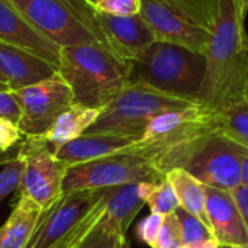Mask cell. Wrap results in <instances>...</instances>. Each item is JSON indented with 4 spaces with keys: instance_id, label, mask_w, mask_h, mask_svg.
I'll list each match as a JSON object with an SVG mask.
<instances>
[{
    "instance_id": "cell-29",
    "label": "cell",
    "mask_w": 248,
    "mask_h": 248,
    "mask_svg": "<svg viewBox=\"0 0 248 248\" xmlns=\"http://www.w3.org/2000/svg\"><path fill=\"white\" fill-rule=\"evenodd\" d=\"M163 219L164 217L160 214H150L148 217H145L138 225H137V237L145 243L148 247H154L155 240L160 234L161 225H163Z\"/></svg>"
},
{
    "instance_id": "cell-10",
    "label": "cell",
    "mask_w": 248,
    "mask_h": 248,
    "mask_svg": "<svg viewBox=\"0 0 248 248\" xmlns=\"http://www.w3.org/2000/svg\"><path fill=\"white\" fill-rule=\"evenodd\" d=\"M13 92L22 108L19 128L25 137L44 135L57 118L74 105L71 87L57 71L42 81Z\"/></svg>"
},
{
    "instance_id": "cell-33",
    "label": "cell",
    "mask_w": 248,
    "mask_h": 248,
    "mask_svg": "<svg viewBox=\"0 0 248 248\" xmlns=\"http://www.w3.org/2000/svg\"><path fill=\"white\" fill-rule=\"evenodd\" d=\"M241 185L248 187V151L244 153L241 158Z\"/></svg>"
},
{
    "instance_id": "cell-6",
    "label": "cell",
    "mask_w": 248,
    "mask_h": 248,
    "mask_svg": "<svg viewBox=\"0 0 248 248\" xmlns=\"http://www.w3.org/2000/svg\"><path fill=\"white\" fill-rule=\"evenodd\" d=\"M10 1L41 33L61 48L94 42L108 46L97 22V10L86 0Z\"/></svg>"
},
{
    "instance_id": "cell-25",
    "label": "cell",
    "mask_w": 248,
    "mask_h": 248,
    "mask_svg": "<svg viewBox=\"0 0 248 248\" xmlns=\"http://www.w3.org/2000/svg\"><path fill=\"white\" fill-rule=\"evenodd\" d=\"M125 241V237L99 221L97 225L73 248H119Z\"/></svg>"
},
{
    "instance_id": "cell-28",
    "label": "cell",
    "mask_w": 248,
    "mask_h": 248,
    "mask_svg": "<svg viewBox=\"0 0 248 248\" xmlns=\"http://www.w3.org/2000/svg\"><path fill=\"white\" fill-rule=\"evenodd\" d=\"M94 9L100 13L126 17L138 15L141 10V0H99Z\"/></svg>"
},
{
    "instance_id": "cell-1",
    "label": "cell",
    "mask_w": 248,
    "mask_h": 248,
    "mask_svg": "<svg viewBox=\"0 0 248 248\" xmlns=\"http://www.w3.org/2000/svg\"><path fill=\"white\" fill-rule=\"evenodd\" d=\"M238 0H221V12L205 51V78L198 105L217 115L244 100L248 87V36Z\"/></svg>"
},
{
    "instance_id": "cell-34",
    "label": "cell",
    "mask_w": 248,
    "mask_h": 248,
    "mask_svg": "<svg viewBox=\"0 0 248 248\" xmlns=\"http://www.w3.org/2000/svg\"><path fill=\"white\" fill-rule=\"evenodd\" d=\"M219 243L212 237V238H208L205 241H201L198 244H193V246H189V247H183V248H219Z\"/></svg>"
},
{
    "instance_id": "cell-8",
    "label": "cell",
    "mask_w": 248,
    "mask_h": 248,
    "mask_svg": "<svg viewBox=\"0 0 248 248\" xmlns=\"http://www.w3.org/2000/svg\"><path fill=\"white\" fill-rule=\"evenodd\" d=\"M193 105L198 103L164 94L140 83H129L102 109L87 132L125 137L138 142L155 116Z\"/></svg>"
},
{
    "instance_id": "cell-39",
    "label": "cell",
    "mask_w": 248,
    "mask_h": 248,
    "mask_svg": "<svg viewBox=\"0 0 248 248\" xmlns=\"http://www.w3.org/2000/svg\"><path fill=\"white\" fill-rule=\"evenodd\" d=\"M119 248H128V243L125 241V243H124V244H122V246H121V247H119Z\"/></svg>"
},
{
    "instance_id": "cell-37",
    "label": "cell",
    "mask_w": 248,
    "mask_h": 248,
    "mask_svg": "<svg viewBox=\"0 0 248 248\" xmlns=\"http://www.w3.org/2000/svg\"><path fill=\"white\" fill-rule=\"evenodd\" d=\"M219 248H248V244H244V246H238V247H219Z\"/></svg>"
},
{
    "instance_id": "cell-40",
    "label": "cell",
    "mask_w": 248,
    "mask_h": 248,
    "mask_svg": "<svg viewBox=\"0 0 248 248\" xmlns=\"http://www.w3.org/2000/svg\"><path fill=\"white\" fill-rule=\"evenodd\" d=\"M244 100H246V103L248 105V93H246V94H244Z\"/></svg>"
},
{
    "instance_id": "cell-24",
    "label": "cell",
    "mask_w": 248,
    "mask_h": 248,
    "mask_svg": "<svg viewBox=\"0 0 248 248\" xmlns=\"http://www.w3.org/2000/svg\"><path fill=\"white\" fill-rule=\"evenodd\" d=\"M174 214H176V217L179 219L183 247H189V246L198 244L201 241H205V240L214 237L212 232L209 231V228L199 218H196L195 215L189 214L183 208L179 206L174 211Z\"/></svg>"
},
{
    "instance_id": "cell-21",
    "label": "cell",
    "mask_w": 248,
    "mask_h": 248,
    "mask_svg": "<svg viewBox=\"0 0 248 248\" xmlns=\"http://www.w3.org/2000/svg\"><path fill=\"white\" fill-rule=\"evenodd\" d=\"M166 6L190 22L195 26H199L212 33L217 26L219 12H221V0H163Z\"/></svg>"
},
{
    "instance_id": "cell-4",
    "label": "cell",
    "mask_w": 248,
    "mask_h": 248,
    "mask_svg": "<svg viewBox=\"0 0 248 248\" xmlns=\"http://www.w3.org/2000/svg\"><path fill=\"white\" fill-rule=\"evenodd\" d=\"M205 68V54L183 45L155 41L131 62V83L198 103Z\"/></svg>"
},
{
    "instance_id": "cell-22",
    "label": "cell",
    "mask_w": 248,
    "mask_h": 248,
    "mask_svg": "<svg viewBox=\"0 0 248 248\" xmlns=\"http://www.w3.org/2000/svg\"><path fill=\"white\" fill-rule=\"evenodd\" d=\"M218 131L248 151V105L246 100L231 105L214 116Z\"/></svg>"
},
{
    "instance_id": "cell-5",
    "label": "cell",
    "mask_w": 248,
    "mask_h": 248,
    "mask_svg": "<svg viewBox=\"0 0 248 248\" xmlns=\"http://www.w3.org/2000/svg\"><path fill=\"white\" fill-rule=\"evenodd\" d=\"M164 176L157 167V150L148 142L68 167L62 190H100L128 183H153Z\"/></svg>"
},
{
    "instance_id": "cell-19",
    "label": "cell",
    "mask_w": 248,
    "mask_h": 248,
    "mask_svg": "<svg viewBox=\"0 0 248 248\" xmlns=\"http://www.w3.org/2000/svg\"><path fill=\"white\" fill-rule=\"evenodd\" d=\"M102 109L87 108L74 103L65 112H62L54 125L41 135L46 142H49L54 148L78 138L80 135L86 134L87 129L96 122Z\"/></svg>"
},
{
    "instance_id": "cell-38",
    "label": "cell",
    "mask_w": 248,
    "mask_h": 248,
    "mask_svg": "<svg viewBox=\"0 0 248 248\" xmlns=\"http://www.w3.org/2000/svg\"><path fill=\"white\" fill-rule=\"evenodd\" d=\"M86 1H87V3H90L92 6H94V4H96V3H97L99 0H86Z\"/></svg>"
},
{
    "instance_id": "cell-23",
    "label": "cell",
    "mask_w": 248,
    "mask_h": 248,
    "mask_svg": "<svg viewBox=\"0 0 248 248\" xmlns=\"http://www.w3.org/2000/svg\"><path fill=\"white\" fill-rule=\"evenodd\" d=\"M138 192L153 214H160L164 217L173 214L180 206L179 199L166 177L153 183H138Z\"/></svg>"
},
{
    "instance_id": "cell-31",
    "label": "cell",
    "mask_w": 248,
    "mask_h": 248,
    "mask_svg": "<svg viewBox=\"0 0 248 248\" xmlns=\"http://www.w3.org/2000/svg\"><path fill=\"white\" fill-rule=\"evenodd\" d=\"M20 116H22V108L15 92L13 90L0 92V118L9 119L19 125Z\"/></svg>"
},
{
    "instance_id": "cell-2",
    "label": "cell",
    "mask_w": 248,
    "mask_h": 248,
    "mask_svg": "<svg viewBox=\"0 0 248 248\" xmlns=\"http://www.w3.org/2000/svg\"><path fill=\"white\" fill-rule=\"evenodd\" d=\"M246 151L214 124L161 150L157 167L163 176L169 170L183 169L205 186L230 192L241 185V158Z\"/></svg>"
},
{
    "instance_id": "cell-20",
    "label": "cell",
    "mask_w": 248,
    "mask_h": 248,
    "mask_svg": "<svg viewBox=\"0 0 248 248\" xmlns=\"http://www.w3.org/2000/svg\"><path fill=\"white\" fill-rule=\"evenodd\" d=\"M164 177L171 185L179 199L180 208L199 218L211 231V225L206 214V192H205L206 186L183 169L169 170Z\"/></svg>"
},
{
    "instance_id": "cell-17",
    "label": "cell",
    "mask_w": 248,
    "mask_h": 248,
    "mask_svg": "<svg viewBox=\"0 0 248 248\" xmlns=\"http://www.w3.org/2000/svg\"><path fill=\"white\" fill-rule=\"evenodd\" d=\"M144 205L145 202L138 192V183L109 187L106 192L105 212L100 222L125 237L129 225Z\"/></svg>"
},
{
    "instance_id": "cell-16",
    "label": "cell",
    "mask_w": 248,
    "mask_h": 248,
    "mask_svg": "<svg viewBox=\"0 0 248 248\" xmlns=\"http://www.w3.org/2000/svg\"><path fill=\"white\" fill-rule=\"evenodd\" d=\"M137 144L138 142L135 140L125 137L86 132L78 138L54 148V153L58 160L71 167L76 164L87 163L92 160H97L100 157L115 154L118 151L131 148Z\"/></svg>"
},
{
    "instance_id": "cell-26",
    "label": "cell",
    "mask_w": 248,
    "mask_h": 248,
    "mask_svg": "<svg viewBox=\"0 0 248 248\" xmlns=\"http://www.w3.org/2000/svg\"><path fill=\"white\" fill-rule=\"evenodd\" d=\"M153 248H183L180 225L174 212L164 215L160 234Z\"/></svg>"
},
{
    "instance_id": "cell-32",
    "label": "cell",
    "mask_w": 248,
    "mask_h": 248,
    "mask_svg": "<svg viewBox=\"0 0 248 248\" xmlns=\"http://www.w3.org/2000/svg\"><path fill=\"white\" fill-rule=\"evenodd\" d=\"M230 193H231L232 199L235 201L248 228V187L244 185H240V186L234 187L232 190H230Z\"/></svg>"
},
{
    "instance_id": "cell-43",
    "label": "cell",
    "mask_w": 248,
    "mask_h": 248,
    "mask_svg": "<svg viewBox=\"0 0 248 248\" xmlns=\"http://www.w3.org/2000/svg\"><path fill=\"white\" fill-rule=\"evenodd\" d=\"M238 1H240V0H238Z\"/></svg>"
},
{
    "instance_id": "cell-3",
    "label": "cell",
    "mask_w": 248,
    "mask_h": 248,
    "mask_svg": "<svg viewBox=\"0 0 248 248\" xmlns=\"http://www.w3.org/2000/svg\"><path fill=\"white\" fill-rule=\"evenodd\" d=\"M57 73L68 83L74 103L103 109L131 83V62L102 44L62 46Z\"/></svg>"
},
{
    "instance_id": "cell-41",
    "label": "cell",
    "mask_w": 248,
    "mask_h": 248,
    "mask_svg": "<svg viewBox=\"0 0 248 248\" xmlns=\"http://www.w3.org/2000/svg\"><path fill=\"white\" fill-rule=\"evenodd\" d=\"M0 81H3V83H6V80H4V77H3L1 74H0Z\"/></svg>"
},
{
    "instance_id": "cell-15",
    "label": "cell",
    "mask_w": 248,
    "mask_h": 248,
    "mask_svg": "<svg viewBox=\"0 0 248 248\" xmlns=\"http://www.w3.org/2000/svg\"><path fill=\"white\" fill-rule=\"evenodd\" d=\"M55 71L49 62L0 39V74L12 90L42 81Z\"/></svg>"
},
{
    "instance_id": "cell-42",
    "label": "cell",
    "mask_w": 248,
    "mask_h": 248,
    "mask_svg": "<svg viewBox=\"0 0 248 248\" xmlns=\"http://www.w3.org/2000/svg\"><path fill=\"white\" fill-rule=\"evenodd\" d=\"M246 93H248V87H247V90H246Z\"/></svg>"
},
{
    "instance_id": "cell-7",
    "label": "cell",
    "mask_w": 248,
    "mask_h": 248,
    "mask_svg": "<svg viewBox=\"0 0 248 248\" xmlns=\"http://www.w3.org/2000/svg\"><path fill=\"white\" fill-rule=\"evenodd\" d=\"M108 189L67 192L44 212L26 248H73L100 221Z\"/></svg>"
},
{
    "instance_id": "cell-14",
    "label": "cell",
    "mask_w": 248,
    "mask_h": 248,
    "mask_svg": "<svg viewBox=\"0 0 248 248\" xmlns=\"http://www.w3.org/2000/svg\"><path fill=\"white\" fill-rule=\"evenodd\" d=\"M205 192L211 231L219 246L238 247L248 244V228L231 193L208 186Z\"/></svg>"
},
{
    "instance_id": "cell-12",
    "label": "cell",
    "mask_w": 248,
    "mask_h": 248,
    "mask_svg": "<svg viewBox=\"0 0 248 248\" xmlns=\"http://www.w3.org/2000/svg\"><path fill=\"white\" fill-rule=\"evenodd\" d=\"M0 39L58 68L61 46L41 33L10 0H0Z\"/></svg>"
},
{
    "instance_id": "cell-11",
    "label": "cell",
    "mask_w": 248,
    "mask_h": 248,
    "mask_svg": "<svg viewBox=\"0 0 248 248\" xmlns=\"http://www.w3.org/2000/svg\"><path fill=\"white\" fill-rule=\"evenodd\" d=\"M140 15L144 17L157 41L183 45L205 54L211 32L185 20L171 12L163 0H141Z\"/></svg>"
},
{
    "instance_id": "cell-30",
    "label": "cell",
    "mask_w": 248,
    "mask_h": 248,
    "mask_svg": "<svg viewBox=\"0 0 248 248\" xmlns=\"http://www.w3.org/2000/svg\"><path fill=\"white\" fill-rule=\"evenodd\" d=\"M23 138H25V135L20 131L17 124L12 122L9 119L0 118V151L1 153H6L7 150L13 148Z\"/></svg>"
},
{
    "instance_id": "cell-9",
    "label": "cell",
    "mask_w": 248,
    "mask_h": 248,
    "mask_svg": "<svg viewBox=\"0 0 248 248\" xmlns=\"http://www.w3.org/2000/svg\"><path fill=\"white\" fill-rule=\"evenodd\" d=\"M16 157L22 161V177L17 195L39 205L44 212L64 195L62 186L68 166L57 158L54 147L39 137H25Z\"/></svg>"
},
{
    "instance_id": "cell-27",
    "label": "cell",
    "mask_w": 248,
    "mask_h": 248,
    "mask_svg": "<svg viewBox=\"0 0 248 248\" xmlns=\"http://www.w3.org/2000/svg\"><path fill=\"white\" fill-rule=\"evenodd\" d=\"M22 177V161L15 155L6 161L4 169L0 171V203L12 192H16Z\"/></svg>"
},
{
    "instance_id": "cell-35",
    "label": "cell",
    "mask_w": 248,
    "mask_h": 248,
    "mask_svg": "<svg viewBox=\"0 0 248 248\" xmlns=\"http://www.w3.org/2000/svg\"><path fill=\"white\" fill-rule=\"evenodd\" d=\"M240 10H241L243 17L246 19L248 13V0H240Z\"/></svg>"
},
{
    "instance_id": "cell-36",
    "label": "cell",
    "mask_w": 248,
    "mask_h": 248,
    "mask_svg": "<svg viewBox=\"0 0 248 248\" xmlns=\"http://www.w3.org/2000/svg\"><path fill=\"white\" fill-rule=\"evenodd\" d=\"M4 90H12V89H10V86L7 83L0 81V92H4Z\"/></svg>"
},
{
    "instance_id": "cell-18",
    "label": "cell",
    "mask_w": 248,
    "mask_h": 248,
    "mask_svg": "<svg viewBox=\"0 0 248 248\" xmlns=\"http://www.w3.org/2000/svg\"><path fill=\"white\" fill-rule=\"evenodd\" d=\"M44 209L28 198L19 196L10 217L0 228V248H26Z\"/></svg>"
},
{
    "instance_id": "cell-13",
    "label": "cell",
    "mask_w": 248,
    "mask_h": 248,
    "mask_svg": "<svg viewBox=\"0 0 248 248\" xmlns=\"http://www.w3.org/2000/svg\"><path fill=\"white\" fill-rule=\"evenodd\" d=\"M97 22L109 49L128 62L137 60L157 41L140 13L119 17L97 12Z\"/></svg>"
}]
</instances>
